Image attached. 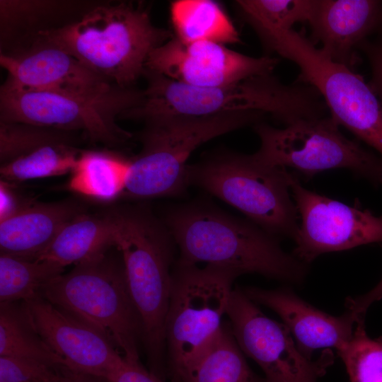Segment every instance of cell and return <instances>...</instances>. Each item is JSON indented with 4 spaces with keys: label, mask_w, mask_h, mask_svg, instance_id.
Instances as JSON below:
<instances>
[{
    "label": "cell",
    "mask_w": 382,
    "mask_h": 382,
    "mask_svg": "<svg viewBox=\"0 0 382 382\" xmlns=\"http://www.w3.org/2000/svg\"><path fill=\"white\" fill-rule=\"evenodd\" d=\"M163 221L179 250V263H203L291 284L303 282L307 274V264L285 252L279 238L249 219L192 203L170 207Z\"/></svg>",
    "instance_id": "1"
},
{
    "label": "cell",
    "mask_w": 382,
    "mask_h": 382,
    "mask_svg": "<svg viewBox=\"0 0 382 382\" xmlns=\"http://www.w3.org/2000/svg\"><path fill=\"white\" fill-rule=\"evenodd\" d=\"M115 247L120 252L128 291L141 325L149 370L167 378L166 323L176 245L163 221L147 209H114Z\"/></svg>",
    "instance_id": "2"
},
{
    "label": "cell",
    "mask_w": 382,
    "mask_h": 382,
    "mask_svg": "<svg viewBox=\"0 0 382 382\" xmlns=\"http://www.w3.org/2000/svg\"><path fill=\"white\" fill-rule=\"evenodd\" d=\"M173 36L156 26L145 8L129 3L98 6L76 22L38 33V37L124 88L144 75L151 53Z\"/></svg>",
    "instance_id": "3"
},
{
    "label": "cell",
    "mask_w": 382,
    "mask_h": 382,
    "mask_svg": "<svg viewBox=\"0 0 382 382\" xmlns=\"http://www.w3.org/2000/svg\"><path fill=\"white\" fill-rule=\"evenodd\" d=\"M141 103L123 117L146 122L167 116L208 117L244 111L269 113L286 125L313 116L316 99L305 88L283 85L271 74L214 88L186 85L146 70Z\"/></svg>",
    "instance_id": "4"
},
{
    "label": "cell",
    "mask_w": 382,
    "mask_h": 382,
    "mask_svg": "<svg viewBox=\"0 0 382 382\" xmlns=\"http://www.w3.org/2000/svg\"><path fill=\"white\" fill-rule=\"evenodd\" d=\"M187 181L245 214L270 234L294 240L299 213L291 193L297 177L287 168L246 155L219 151L190 165Z\"/></svg>",
    "instance_id": "5"
},
{
    "label": "cell",
    "mask_w": 382,
    "mask_h": 382,
    "mask_svg": "<svg viewBox=\"0 0 382 382\" xmlns=\"http://www.w3.org/2000/svg\"><path fill=\"white\" fill-rule=\"evenodd\" d=\"M264 115L244 111L147 121L141 137L142 149L131 160L122 196L144 199L183 195L189 185L187 161L196 149L216 137L255 125Z\"/></svg>",
    "instance_id": "6"
},
{
    "label": "cell",
    "mask_w": 382,
    "mask_h": 382,
    "mask_svg": "<svg viewBox=\"0 0 382 382\" xmlns=\"http://www.w3.org/2000/svg\"><path fill=\"white\" fill-rule=\"evenodd\" d=\"M41 296L103 332L123 357L140 361L139 318L132 301L121 255L109 250L81 262L50 282Z\"/></svg>",
    "instance_id": "7"
},
{
    "label": "cell",
    "mask_w": 382,
    "mask_h": 382,
    "mask_svg": "<svg viewBox=\"0 0 382 382\" xmlns=\"http://www.w3.org/2000/svg\"><path fill=\"white\" fill-rule=\"evenodd\" d=\"M166 323L167 377L174 382L209 348L223 325L236 272L175 262Z\"/></svg>",
    "instance_id": "8"
},
{
    "label": "cell",
    "mask_w": 382,
    "mask_h": 382,
    "mask_svg": "<svg viewBox=\"0 0 382 382\" xmlns=\"http://www.w3.org/2000/svg\"><path fill=\"white\" fill-rule=\"evenodd\" d=\"M260 40L267 50L299 67L297 82L311 86L322 96L339 125L382 156V108L361 76L333 62L303 33L293 29L274 31Z\"/></svg>",
    "instance_id": "9"
},
{
    "label": "cell",
    "mask_w": 382,
    "mask_h": 382,
    "mask_svg": "<svg viewBox=\"0 0 382 382\" xmlns=\"http://www.w3.org/2000/svg\"><path fill=\"white\" fill-rule=\"evenodd\" d=\"M143 91L113 84L89 93L21 91L1 88V122L73 132L95 142L122 144L132 137L116 123L117 116L139 105Z\"/></svg>",
    "instance_id": "10"
},
{
    "label": "cell",
    "mask_w": 382,
    "mask_h": 382,
    "mask_svg": "<svg viewBox=\"0 0 382 382\" xmlns=\"http://www.w3.org/2000/svg\"><path fill=\"white\" fill-rule=\"evenodd\" d=\"M339 126L331 116L302 118L283 128L260 122L254 126L260 141L255 154L267 163L293 168L307 179L343 168L382 186V156L346 137Z\"/></svg>",
    "instance_id": "11"
},
{
    "label": "cell",
    "mask_w": 382,
    "mask_h": 382,
    "mask_svg": "<svg viewBox=\"0 0 382 382\" xmlns=\"http://www.w3.org/2000/svg\"><path fill=\"white\" fill-rule=\"evenodd\" d=\"M227 317L239 347L261 368L266 382H317L333 361L330 351L307 359L286 326L264 314L242 288H234Z\"/></svg>",
    "instance_id": "12"
},
{
    "label": "cell",
    "mask_w": 382,
    "mask_h": 382,
    "mask_svg": "<svg viewBox=\"0 0 382 382\" xmlns=\"http://www.w3.org/2000/svg\"><path fill=\"white\" fill-rule=\"evenodd\" d=\"M291 193L301 218L292 254L303 262L308 265L325 253L382 243V216L311 191L298 177Z\"/></svg>",
    "instance_id": "13"
},
{
    "label": "cell",
    "mask_w": 382,
    "mask_h": 382,
    "mask_svg": "<svg viewBox=\"0 0 382 382\" xmlns=\"http://www.w3.org/2000/svg\"><path fill=\"white\" fill-rule=\"evenodd\" d=\"M278 62L268 55L251 57L217 42H184L173 36L151 53L146 70L186 85L214 88L271 74Z\"/></svg>",
    "instance_id": "14"
},
{
    "label": "cell",
    "mask_w": 382,
    "mask_h": 382,
    "mask_svg": "<svg viewBox=\"0 0 382 382\" xmlns=\"http://www.w3.org/2000/svg\"><path fill=\"white\" fill-rule=\"evenodd\" d=\"M38 332L71 369L108 378L123 355L100 330L42 296L24 301Z\"/></svg>",
    "instance_id": "15"
},
{
    "label": "cell",
    "mask_w": 382,
    "mask_h": 382,
    "mask_svg": "<svg viewBox=\"0 0 382 382\" xmlns=\"http://www.w3.org/2000/svg\"><path fill=\"white\" fill-rule=\"evenodd\" d=\"M7 78L1 88L21 91L89 93L113 85L59 46L38 37L28 50L1 53Z\"/></svg>",
    "instance_id": "16"
},
{
    "label": "cell",
    "mask_w": 382,
    "mask_h": 382,
    "mask_svg": "<svg viewBox=\"0 0 382 382\" xmlns=\"http://www.w3.org/2000/svg\"><path fill=\"white\" fill-rule=\"evenodd\" d=\"M255 303L274 311L289 329L300 352L311 360L318 349L334 347L337 351L351 338L360 318L352 311L340 316L328 314L298 296L291 289L242 288Z\"/></svg>",
    "instance_id": "17"
},
{
    "label": "cell",
    "mask_w": 382,
    "mask_h": 382,
    "mask_svg": "<svg viewBox=\"0 0 382 382\" xmlns=\"http://www.w3.org/2000/svg\"><path fill=\"white\" fill-rule=\"evenodd\" d=\"M381 12L382 1L313 0L308 38L333 62L354 69L358 47L376 31Z\"/></svg>",
    "instance_id": "18"
},
{
    "label": "cell",
    "mask_w": 382,
    "mask_h": 382,
    "mask_svg": "<svg viewBox=\"0 0 382 382\" xmlns=\"http://www.w3.org/2000/svg\"><path fill=\"white\" fill-rule=\"evenodd\" d=\"M76 201L34 203L0 221V252L37 260L61 229L82 213Z\"/></svg>",
    "instance_id": "19"
},
{
    "label": "cell",
    "mask_w": 382,
    "mask_h": 382,
    "mask_svg": "<svg viewBox=\"0 0 382 382\" xmlns=\"http://www.w3.org/2000/svg\"><path fill=\"white\" fill-rule=\"evenodd\" d=\"M114 209L103 214H79L59 232L38 260L63 267L99 256L115 245Z\"/></svg>",
    "instance_id": "20"
},
{
    "label": "cell",
    "mask_w": 382,
    "mask_h": 382,
    "mask_svg": "<svg viewBox=\"0 0 382 382\" xmlns=\"http://www.w3.org/2000/svg\"><path fill=\"white\" fill-rule=\"evenodd\" d=\"M170 14L174 36L184 42L209 41L226 45L241 42L236 27L215 1H174Z\"/></svg>",
    "instance_id": "21"
},
{
    "label": "cell",
    "mask_w": 382,
    "mask_h": 382,
    "mask_svg": "<svg viewBox=\"0 0 382 382\" xmlns=\"http://www.w3.org/2000/svg\"><path fill=\"white\" fill-rule=\"evenodd\" d=\"M174 382L266 381L250 369L228 321L209 348Z\"/></svg>",
    "instance_id": "22"
},
{
    "label": "cell",
    "mask_w": 382,
    "mask_h": 382,
    "mask_svg": "<svg viewBox=\"0 0 382 382\" xmlns=\"http://www.w3.org/2000/svg\"><path fill=\"white\" fill-rule=\"evenodd\" d=\"M131 164L116 154L96 151H82L71 171L68 188L101 202L122 195Z\"/></svg>",
    "instance_id": "23"
},
{
    "label": "cell",
    "mask_w": 382,
    "mask_h": 382,
    "mask_svg": "<svg viewBox=\"0 0 382 382\" xmlns=\"http://www.w3.org/2000/svg\"><path fill=\"white\" fill-rule=\"evenodd\" d=\"M0 356L66 366L38 332L24 301L0 303Z\"/></svg>",
    "instance_id": "24"
},
{
    "label": "cell",
    "mask_w": 382,
    "mask_h": 382,
    "mask_svg": "<svg viewBox=\"0 0 382 382\" xmlns=\"http://www.w3.org/2000/svg\"><path fill=\"white\" fill-rule=\"evenodd\" d=\"M64 267L47 260L0 255V303L27 301L41 296L43 288Z\"/></svg>",
    "instance_id": "25"
},
{
    "label": "cell",
    "mask_w": 382,
    "mask_h": 382,
    "mask_svg": "<svg viewBox=\"0 0 382 382\" xmlns=\"http://www.w3.org/2000/svg\"><path fill=\"white\" fill-rule=\"evenodd\" d=\"M80 153L71 144H52L40 147L2 164L1 180L21 182L71 173Z\"/></svg>",
    "instance_id": "26"
},
{
    "label": "cell",
    "mask_w": 382,
    "mask_h": 382,
    "mask_svg": "<svg viewBox=\"0 0 382 382\" xmlns=\"http://www.w3.org/2000/svg\"><path fill=\"white\" fill-rule=\"evenodd\" d=\"M313 0H238L236 8L260 37L271 32L291 30L294 25L308 23Z\"/></svg>",
    "instance_id": "27"
},
{
    "label": "cell",
    "mask_w": 382,
    "mask_h": 382,
    "mask_svg": "<svg viewBox=\"0 0 382 382\" xmlns=\"http://www.w3.org/2000/svg\"><path fill=\"white\" fill-rule=\"evenodd\" d=\"M337 353L350 382H382V336L371 338L364 318L357 320L351 338Z\"/></svg>",
    "instance_id": "28"
},
{
    "label": "cell",
    "mask_w": 382,
    "mask_h": 382,
    "mask_svg": "<svg viewBox=\"0 0 382 382\" xmlns=\"http://www.w3.org/2000/svg\"><path fill=\"white\" fill-rule=\"evenodd\" d=\"M70 132L23 123L1 122V163L10 162L48 144H71Z\"/></svg>",
    "instance_id": "29"
},
{
    "label": "cell",
    "mask_w": 382,
    "mask_h": 382,
    "mask_svg": "<svg viewBox=\"0 0 382 382\" xmlns=\"http://www.w3.org/2000/svg\"><path fill=\"white\" fill-rule=\"evenodd\" d=\"M61 366L29 359L0 356V382H52Z\"/></svg>",
    "instance_id": "30"
},
{
    "label": "cell",
    "mask_w": 382,
    "mask_h": 382,
    "mask_svg": "<svg viewBox=\"0 0 382 382\" xmlns=\"http://www.w3.org/2000/svg\"><path fill=\"white\" fill-rule=\"evenodd\" d=\"M358 51H361L369 62L371 74L369 84L382 108V40L368 38L359 45Z\"/></svg>",
    "instance_id": "31"
},
{
    "label": "cell",
    "mask_w": 382,
    "mask_h": 382,
    "mask_svg": "<svg viewBox=\"0 0 382 382\" xmlns=\"http://www.w3.org/2000/svg\"><path fill=\"white\" fill-rule=\"evenodd\" d=\"M108 379L110 382H165L145 369L140 361H131L125 358Z\"/></svg>",
    "instance_id": "32"
},
{
    "label": "cell",
    "mask_w": 382,
    "mask_h": 382,
    "mask_svg": "<svg viewBox=\"0 0 382 382\" xmlns=\"http://www.w3.org/2000/svg\"><path fill=\"white\" fill-rule=\"evenodd\" d=\"M381 299L382 278L374 287L366 294L347 299L345 305L347 310L352 311L358 317L365 318L369 306Z\"/></svg>",
    "instance_id": "33"
},
{
    "label": "cell",
    "mask_w": 382,
    "mask_h": 382,
    "mask_svg": "<svg viewBox=\"0 0 382 382\" xmlns=\"http://www.w3.org/2000/svg\"><path fill=\"white\" fill-rule=\"evenodd\" d=\"M0 221L32 203V202H21L20 198L10 187L8 183L3 180L0 183Z\"/></svg>",
    "instance_id": "34"
},
{
    "label": "cell",
    "mask_w": 382,
    "mask_h": 382,
    "mask_svg": "<svg viewBox=\"0 0 382 382\" xmlns=\"http://www.w3.org/2000/svg\"><path fill=\"white\" fill-rule=\"evenodd\" d=\"M52 382H110L106 378L85 373L71 369L66 366H61L56 378Z\"/></svg>",
    "instance_id": "35"
},
{
    "label": "cell",
    "mask_w": 382,
    "mask_h": 382,
    "mask_svg": "<svg viewBox=\"0 0 382 382\" xmlns=\"http://www.w3.org/2000/svg\"><path fill=\"white\" fill-rule=\"evenodd\" d=\"M376 32L378 33V38L382 40V12H381V20H380Z\"/></svg>",
    "instance_id": "36"
}]
</instances>
